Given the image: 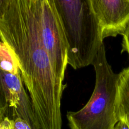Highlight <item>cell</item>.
<instances>
[{
    "instance_id": "cell-11",
    "label": "cell",
    "mask_w": 129,
    "mask_h": 129,
    "mask_svg": "<svg viewBox=\"0 0 129 129\" xmlns=\"http://www.w3.org/2000/svg\"><path fill=\"white\" fill-rule=\"evenodd\" d=\"M0 129H13L12 120L5 117L0 121Z\"/></svg>"
},
{
    "instance_id": "cell-13",
    "label": "cell",
    "mask_w": 129,
    "mask_h": 129,
    "mask_svg": "<svg viewBox=\"0 0 129 129\" xmlns=\"http://www.w3.org/2000/svg\"><path fill=\"white\" fill-rule=\"evenodd\" d=\"M113 129H129V125L123 120H118Z\"/></svg>"
},
{
    "instance_id": "cell-10",
    "label": "cell",
    "mask_w": 129,
    "mask_h": 129,
    "mask_svg": "<svg viewBox=\"0 0 129 129\" xmlns=\"http://www.w3.org/2000/svg\"><path fill=\"white\" fill-rule=\"evenodd\" d=\"M122 35H123V42H122V53L126 52L129 56V25Z\"/></svg>"
},
{
    "instance_id": "cell-6",
    "label": "cell",
    "mask_w": 129,
    "mask_h": 129,
    "mask_svg": "<svg viewBox=\"0 0 129 129\" xmlns=\"http://www.w3.org/2000/svg\"><path fill=\"white\" fill-rule=\"evenodd\" d=\"M102 40L124 33L129 25V0H90Z\"/></svg>"
},
{
    "instance_id": "cell-1",
    "label": "cell",
    "mask_w": 129,
    "mask_h": 129,
    "mask_svg": "<svg viewBox=\"0 0 129 129\" xmlns=\"http://www.w3.org/2000/svg\"><path fill=\"white\" fill-rule=\"evenodd\" d=\"M0 39L17 59L41 129H61L60 105L65 86L54 73L28 0H10L0 20Z\"/></svg>"
},
{
    "instance_id": "cell-8",
    "label": "cell",
    "mask_w": 129,
    "mask_h": 129,
    "mask_svg": "<svg viewBox=\"0 0 129 129\" xmlns=\"http://www.w3.org/2000/svg\"><path fill=\"white\" fill-rule=\"evenodd\" d=\"M0 70L13 74L20 73L18 62L7 44L0 41Z\"/></svg>"
},
{
    "instance_id": "cell-7",
    "label": "cell",
    "mask_w": 129,
    "mask_h": 129,
    "mask_svg": "<svg viewBox=\"0 0 129 129\" xmlns=\"http://www.w3.org/2000/svg\"><path fill=\"white\" fill-rule=\"evenodd\" d=\"M115 113L117 121L123 120L129 125V68L119 74Z\"/></svg>"
},
{
    "instance_id": "cell-9",
    "label": "cell",
    "mask_w": 129,
    "mask_h": 129,
    "mask_svg": "<svg viewBox=\"0 0 129 129\" xmlns=\"http://www.w3.org/2000/svg\"><path fill=\"white\" fill-rule=\"evenodd\" d=\"M13 129H31L27 122L20 118L12 120Z\"/></svg>"
},
{
    "instance_id": "cell-12",
    "label": "cell",
    "mask_w": 129,
    "mask_h": 129,
    "mask_svg": "<svg viewBox=\"0 0 129 129\" xmlns=\"http://www.w3.org/2000/svg\"><path fill=\"white\" fill-rule=\"evenodd\" d=\"M10 0H0V20L3 16Z\"/></svg>"
},
{
    "instance_id": "cell-3",
    "label": "cell",
    "mask_w": 129,
    "mask_h": 129,
    "mask_svg": "<svg viewBox=\"0 0 129 129\" xmlns=\"http://www.w3.org/2000/svg\"><path fill=\"white\" fill-rule=\"evenodd\" d=\"M92 65L96 73L94 91L83 108L68 112L70 129H113L118 122L115 105L119 74L114 73L108 63L103 43Z\"/></svg>"
},
{
    "instance_id": "cell-14",
    "label": "cell",
    "mask_w": 129,
    "mask_h": 129,
    "mask_svg": "<svg viewBox=\"0 0 129 129\" xmlns=\"http://www.w3.org/2000/svg\"><path fill=\"white\" fill-rule=\"evenodd\" d=\"M3 118V115H2V113H1V110H0V121H1Z\"/></svg>"
},
{
    "instance_id": "cell-2",
    "label": "cell",
    "mask_w": 129,
    "mask_h": 129,
    "mask_svg": "<svg viewBox=\"0 0 129 129\" xmlns=\"http://www.w3.org/2000/svg\"><path fill=\"white\" fill-rule=\"evenodd\" d=\"M68 47V64L78 69L92 65L103 42L90 0H49Z\"/></svg>"
},
{
    "instance_id": "cell-5",
    "label": "cell",
    "mask_w": 129,
    "mask_h": 129,
    "mask_svg": "<svg viewBox=\"0 0 129 129\" xmlns=\"http://www.w3.org/2000/svg\"><path fill=\"white\" fill-rule=\"evenodd\" d=\"M23 83L21 74H13L0 70V110L3 118H20L31 129H41Z\"/></svg>"
},
{
    "instance_id": "cell-4",
    "label": "cell",
    "mask_w": 129,
    "mask_h": 129,
    "mask_svg": "<svg viewBox=\"0 0 129 129\" xmlns=\"http://www.w3.org/2000/svg\"><path fill=\"white\" fill-rule=\"evenodd\" d=\"M28 3L54 73L63 82L68 65V47L57 16L49 0H28Z\"/></svg>"
}]
</instances>
